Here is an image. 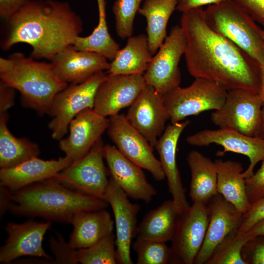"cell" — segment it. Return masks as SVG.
<instances>
[{
  "instance_id": "3",
  "label": "cell",
  "mask_w": 264,
  "mask_h": 264,
  "mask_svg": "<svg viewBox=\"0 0 264 264\" xmlns=\"http://www.w3.org/2000/svg\"><path fill=\"white\" fill-rule=\"evenodd\" d=\"M9 211L17 216L71 223L77 213L105 209V200L70 189L52 178L10 190Z\"/></svg>"
},
{
  "instance_id": "40",
  "label": "cell",
  "mask_w": 264,
  "mask_h": 264,
  "mask_svg": "<svg viewBox=\"0 0 264 264\" xmlns=\"http://www.w3.org/2000/svg\"><path fill=\"white\" fill-rule=\"evenodd\" d=\"M256 22L264 27V0H234Z\"/></svg>"
},
{
  "instance_id": "1",
  "label": "cell",
  "mask_w": 264,
  "mask_h": 264,
  "mask_svg": "<svg viewBox=\"0 0 264 264\" xmlns=\"http://www.w3.org/2000/svg\"><path fill=\"white\" fill-rule=\"evenodd\" d=\"M187 70L195 78L216 82L227 90L244 89L260 92V65L231 41L213 30L202 7L182 12Z\"/></svg>"
},
{
  "instance_id": "12",
  "label": "cell",
  "mask_w": 264,
  "mask_h": 264,
  "mask_svg": "<svg viewBox=\"0 0 264 264\" xmlns=\"http://www.w3.org/2000/svg\"><path fill=\"white\" fill-rule=\"evenodd\" d=\"M107 132L118 150L128 159L148 171L158 181L165 178L160 162L154 156V148L129 123L126 116L117 114L109 118Z\"/></svg>"
},
{
  "instance_id": "30",
  "label": "cell",
  "mask_w": 264,
  "mask_h": 264,
  "mask_svg": "<svg viewBox=\"0 0 264 264\" xmlns=\"http://www.w3.org/2000/svg\"><path fill=\"white\" fill-rule=\"evenodd\" d=\"M7 112L0 113V167L10 168L37 157L39 147L26 138H17L9 131Z\"/></svg>"
},
{
  "instance_id": "24",
  "label": "cell",
  "mask_w": 264,
  "mask_h": 264,
  "mask_svg": "<svg viewBox=\"0 0 264 264\" xmlns=\"http://www.w3.org/2000/svg\"><path fill=\"white\" fill-rule=\"evenodd\" d=\"M68 242L73 248L88 247L113 233L114 221L105 209L79 212L73 218Z\"/></svg>"
},
{
  "instance_id": "27",
  "label": "cell",
  "mask_w": 264,
  "mask_h": 264,
  "mask_svg": "<svg viewBox=\"0 0 264 264\" xmlns=\"http://www.w3.org/2000/svg\"><path fill=\"white\" fill-rule=\"evenodd\" d=\"M178 214L173 199L164 201L144 216L138 226L136 239L164 242L171 241Z\"/></svg>"
},
{
  "instance_id": "26",
  "label": "cell",
  "mask_w": 264,
  "mask_h": 264,
  "mask_svg": "<svg viewBox=\"0 0 264 264\" xmlns=\"http://www.w3.org/2000/svg\"><path fill=\"white\" fill-rule=\"evenodd\" d=\"M186 161L191 172L189 197L193 202L206 204L218 194L214 161L196 150L188 153Z\"/></svg>"
},
{
  "instance_id": "10",
  "label": "cell",
  "mask_w": 264,
  "mask_h": 264,
  "mask_svg": "<svg viewBox=\"0 0 264 264\" xmlns=\"http://www.w3.org/2000/svg\"><path fill=\"white\" fill-rule=\"evenodd\" d=\"M209 221L206 204L193 202L179 213L171 241L170 264H193L203 243Z\"/></svg>"
},
{
  "instance_id": "34",
  "label": "cell",
  "mask_w": 264,
  "mask_h": 264,
  "mask_svg": "<svg viewBox=\"0 0 264 264\" xmlns=\"http://www.w3.org/2000/svg\"><path fill=\"white\" fill-rule=\"evenodd\" d=\"M132 246L137 255V264L170 263L171 249L166 242L136 239Z\"/></svg>"
},
{
  "instance_id": "17",
  "label": "cell",
  "mask_w": 264,
  "mask_h": 264,
  "mask_svg": "<svg viewBox=\"0 0 264 264\" xmlns=\"http://www.w3.org/2000/svg\"><path fill=\"white\" fill-rule=\"evenodd\" d=\"M146 85L143 74L113 75L108 73L99 86L93 110L107 117L117 114L129 107Z\"/></svg>"
},
{
  "instance_id": "33",
  "label": "cell",
  "mask_w": 264,
  "mask_h": 264,
  "mask_svg": "<svg viewBox=\"0 0 264 264\" xmlns=\"http://www.w3.org/2000/svg\"><path fill=\"white\" fill-rule=\"evenodd\" d=\"M115 235L105 236L92 245L77 249V259L82 264H115L117 263Z\"/></svg>"
},
{
  "instance_id": "7",
  "label": "cell",
  "mask_w": 264,
  "mask_h": 264,
  "mask_svg": "<svg viewBox=\"0 0 264 264\" xmlns=\"http://www.w3.org/2000/svg\"><path fill=\"white\" fill-rule=\"evenodd\" d=\"M107 75L104 71L99 72L82 83L67 85L55 96L47 114L52 117L48 127L54 139L63 138L70 122L78 113L93 109L97 89Z\"/></svg>"
},
{
  "instance_id": "37",
  "label": "cell",
  "mask_w": 264,
  "mask_h": 264,
  "mask_svg": "<svg viewBox=\"0 0 264 264\" xmlns=\"http://www.w3.org/2000/svg\"><path fill=\"white\" fill-rule=\"evenodd\" d=\"M242 257L245 264H264V236L249 240L242 248Z\"/></svg>"
},
{
  "instance_id": "32",
  "label": "cell",
  "mask_w": 264,
  "mask_h": 264,
  "mask_svg": "<svg viewBox=\"0 0 264 264\" xmlns=\"http://www.w3.org/2000/svg\"><path fill=\"white\" fill-rule=\"evenodd\" d=\"M252 238L246 233L240 234L237 230L232 231L216 246L205 264H245L242 249Z\"/></svg>"
},
{
  "instance_id": "4",
  "label": "cell",
  "mask_w": 264,
  "mask_h": 264,
  "mask_svg": "<svg viewBox=\"0 0 264 264\" xmlns=\"http://www.w3.org/2000/svg\"><path fill=\"white\" fill-rule=\"evenodd\" d=\"M0 78L20 92L25 106L41 115L48 114L55 96L68 85L55 73L51 63L35 61L21 52L0 58Z\"/></svg>"
},
{
  "instance_id": "23",
  "label": "cell",
  "mask_w": 264,
  "mask_h": 264,
  "mask_svg": "<svg viewBox=\"0 0 264 264\" xmlns=\"http://www.w3.org/2000/svg\"><path fill=\"white\" fill-rule=\"evenodd\" d=\"M72 163L66 155L47 160L34 157L15 166L0 168V185L16 191L52 178Z\"/></svg>"
},
{
  "instance_id": "14",
  "label": "cell",
  "mask_w": 264,
  "mask_h": 264,
  "mask_svg": "<svg viewBox=\"0 0 264 264\" xmlns=\"http://www.w3.org/2000/svg\"><path fill=\"white\" fill-rule=\"evenodd\" d=\"M126 117L154 148L170 120L163 95L146 84L129 107Z\"/></svg>"
},
{
  "instance_id": "6",
  "label": "cell",
  "mask_w": 264,
  "mask_h": 264,
  "mask_svg": "<svg viewBox=\"0 0 264 264\" xmlns=\"http://www.w3.org/2000/svg\"><path fill=\"white\" fill-rule=\"evenodd\" d=\"M228 90L220 84L195 78L189 86H180L163 95L171 123L206 110L220 109L225 102Z\"/></svg>"
},
{
  "instance_id": "9",
  "label": "cell",
  "mask_w": 264,
  "mask_h": 264,
  "mask_svg": "<svg viewBox=\"0 0 264 264\" xmlns=\"http://www.w3.org/2000/svg\"><path fill=\"white\" fill-rule=\"evenodd\" d=\"M263 103L260 93L244 89L228 90L224 103L211 115L219 128L255 136L261 121Z\"/></svg>"
},
{
  "instance_id": "45",
  "label": "cell",
  "mask_w": 264,
  "mask_h": 264,
  "mask_svg": "<svg viewBox=\"0 0 264 264\" xmlns=\"http://www.w3.org/2000/svg\"><path fill=\"white\" fill-rule=\"evenodd\" d=\"M255 136L264 140V108L263 107L261 121Z\"/></svg>"
},
{
  "instance_id": "35",
  "label": "cell",
  "mask_w": 264,
  "mask_h": 264,
  "mask_svg": "<svg viewBox=\"0 0 264 264\" xmlns=\"http://www.w3.org/2000/svg\"><path fill=\"white\" fill-rule=\"evenodd\" d=\"M142 0H115L112 11L115 18V30L121 39L132 36L135 16Z\"/></svg>"
},
{
  "instance_id": "47",
  "label": "cell",
  "mask_w": 264,
  "mask_h": 264,
  "mask_svg": "<svg viewBox=\"0 0 264 264\" xmlns=\"http://www.w3.org/2000/svg\"><path fill=\"white\" fill-rule=\"evenodd\" d=\"M261 34H262L263 40L264 42V29L262 30Z\"/></svg>"
},
{
  "instance_id": "31",
  "label": "cell",
  "mask_w": 264,
  "mask_h": 264,
  "mask_svg": "<svg viewBox=\"0 0 264 264\" xmlns=\"http://www.w3.org/2000/svg\"><path fill=\"white\" fill-rule=\"evenodd\" d=\"M98 9V22L91 34L78 36L72 44L77 50L99 54L112 61L120 49L119 44L110 36L107 25L106 0H96Z\"/></svg>"
},
{
  "instance_id": "39",
  "label": "cell",
  "mask_w": 264,
  "mask_h": 264,
  "mask_svg": "<svg viewBox=\"0 0 264 264\" xmlns=\"http://www.w3.org/2000/svg\"><path fill=\"white\" fill-rule=\"evenodd\" d=\"M264 218V198L251 205L249 209L243 214L237 231L240 234L248 232L256 223Z\"/></svg>"
},
{
  "instance_id": "15",
  "label": "cell",
  "mask_w": 264,
  "mask_h": 264,
  "mask_svg": "<svg viewBox=\"0 0 264 264\" xmlns=\"http://www.w3.org/2000/svg\"><path fill=\"white\" fill-rule=\"evenodd\" d=\"M51 221L37 222L28 220L22 223L8 222L4 226L8 237L0 249V263L8 264L22 256L46 260L52 264L54 259L44 249V237Z\"/></svg>"
},
{
  "instance_id": "43",
  "label": "cell",
  "mask_w": 264,
  "mask_h": 264,
  "mask_svg": "<svg viewBox=\"0 0 264 264\" xmlns=\"http://www.w3.org/2000/svg\"><path fill=\"white\" fill-rule=\"evenodd\" d=\"M224 0H177L176 9L182 12L219 3Z\"/></svg>"
},
{
  "instance_id": "38",
  "label": "cell",
  "mask_w": 264,
  "mask_h": 264,
  "mask_svg": "<svg viewBox=\"0 0 264 264\" xmlns=\"http://www.w3.org/2000/svg\"><path fill=\"white\" fill-rule=\"evenodd\" d=\"M258 171L246 178V190L248 200L251 205L264 198V159Z\"/></svg>"
},
{
  "instance_id": "46",
  "label": "cell",
  "mask_w": 264,
  "mask_h": 264,
  "mask_svg": "<svg viewBox=\"0 0 264 264\" xmlns=\"http://www.w3.org/2000/svg\"><path fill=\"white\" fill-rule=\"evenodd\" d=\"M261 73V87L260 90V95L263 103L264 108V63L260 65Z\"/></svg>"
},
{
  "instance_id": "11",
  "label": "cell",
  "mask_w": 264,
  "mask_h": 264,
  "mask_svg": "<svg viewBox=\"0 0 264 264\" xmlns=\"http://www.w3.org/2000/svg\"><path fill=\"white\" fill-rule=\"evenodd\" d=\"M104 145L101 138L85 156L52 178L70 189L104 199L110 180L104 162Z\"/></svg>"
},
{
  "instance_id": "20",
  "label": "cell",
  "mask_w": 264,
  "mask_h": 264,
  "mask_svg": "<svg viewBox=\"0 0 264 264\" xmlns=\"http://www.w3.org/2000/svg\"><path fill=\"white\" fill-rule=\"evenodd\" d=\"M209 221L202 247L194 264H205L219 243L232 231L238 230L243 214L220 194L206 203Z\"/></svg>"
},
{
  "instance_id": "5",
  "label": "cell",
  "mask_w": 264,
  "mask_h": 264,
  "mask_svg": "<svg viewBox=\"0 0 264 264\" xmlns=\"http://www.w3.org/2000/svg\"><path fill=\"white\" fill-rule=\"evenodd\" d=\"M204 12L206 22L213 30L244 51L260 66L264 63L262 29L235 0L208 5Z\"/></svg>"
},
{
  "instance_id": "13",
  "label": "cell",
  "mask_w": 264,
  "mask_h": 264,
  "mask_svg": "<svg viewBox=\"0 0 264 264\" xmlns=\"http://www.w3.org/2000/svg\"><path fill=\"white\" fill-rule=\"evenodd\" d=\"M104 199L110 206L114 218L117 263L132 264L131 250L132 240L136 236L137 215L140 206L132 203L111 177Z\"/></svg>"
},
{
  "instance_id": "36",
  "label": "cell",
  "mask_w": 264,
  "mask_h": 264,
  "mask_svg": "<svg viewBox=\"0 0 264 264\" xmlns=\"http://www.w3.org/2000/svg\"><path fill=\"white\" fill-rule=\"evenodd\" d=\"M48 242L55 258L52 264H78L77 249L66 242L61 234L57 233V238L50 237Z\"/></svg>"
},
{
  "instance_id": "19",
  "label": "cell",
  "mask_w": 264,
  "mask_h": 264,
  "mask_svg": "<svg viewBox=\"0 0 264 264\" xmlns=\"http://www.w3.org/2000/svg\"><path fill=\"white\" fill-rule=\"evenodd\" d=\"M103 155L110 177L128 197L150 202L157 191L148 181L142 168L124 156L115 146L105 145Z\"/></svg>"
},
{
  "instance_id": "16",
  "label": "cell",
  "mask_w": 264,
  "mask_h": 264,
  "mask_svg": "<svg viewBox=\"0 0 264 264\" xmlns=\"http://www.w3.org/2000/svg\"><path fill=\"white\" fill-rule=\"evenodd\" d=\"M186 141L188 144L196 146H207L215 144L223 148L221 154L230 152L247 156L249 164L243 172L245 178L254 174L256 164L264 159V140L230 129L203 130L188 136Z\"/></svg>"
},
{
  "instance_id": "25",
  "label": "cell",
  "mask_w": 264,
  "mask_h": 264,
  "mask_svg": "<svg viewBox=\"0 0 264 264\" xmlns=\"http://www.w3.org/2000/svg\"><path fill=\"white\" fill-rule=\"evenodd\" d=\"M217 172L218 193L243 214L250 208L242 164L220 158L214 161Z\"/></svg>"
},
{
  "instance_id": "2",
  "label": "cell",
  "mask_w": 264,
  "mask_h": 264,
  "mask_svg": "<svg viewBox=\"0 0 264 264\" xmlns=\"http://www.w3.org/2000/svg\"><path fill=\"white\" fill-rule=\"evenodd\" d=\"M5 22L1 49L25 43L31 46L30 57L34 60H50L72 45L83 30L81 18L69 4L56 0H30Z\"/></svg>"
},
{
  "instance_id": "21",
  "label": "cell",
  "mask_w": 264,
  "mask_h": 264,
  "mask_svg": "<svg viewBox=\"0 0 264 264\" xmlns=\"http://www.w3.org/2000/svg\"><path fill=\"white\" fill-rule=\"evenodd\" d=\"M190 122L189 120H186L167 125L154 147L159 155V160L167 178L169 192L179 213L190 205L177 166L176 148L181 134Z\"/></svg>"
},
{
  "instance_id": "29",
  "label": "cell",
  "mask_w": 264,
  "mask_h": 264,
  "mask_svg": "<svg viewBox=\"0 0 264 264\" xmlns=\"http://www.w3.org/2000/svg\"><path fill=\"white\" fill-rule=\"evenodd\" d=\"M177 4V0H145L138 11L146 20L148 44L153 55L167 36V24Z\"/></svg>"
},
{
  "instance_id": "44",
  "label": "cell",
  "mask_w": 264,
  "mask_h": 264,
  "mask_svg": "<svg viewBox=\"0 0 264 264\" xmlns=\"http://www.w3.org/2000/svg\"><path fill=\"white\" fill-rule=\"evenodd\" d=\"M246 233L251 238L264 236V218L256 223Z\"/></svg>"
},
{
  "instance_id": "28",
  "label": "cell",
  "mask_w": 264,
  "mask_h": 264,
  "mask_svg": "<svg viewBox=\"0 0 264 264\" xmlns=\"http://www.w3.org/2000/svg\"><path fill=\"white\" fill-rule=\"evenodd\" d=\"M147 36L140 34L131 36L125 47L120 49L114 59L110 63L107 70L113 75L143 74L152 59Z\"/></svg>"
},
{
  "instance_id": "41",
  "label": "cell",
  "mask_w": 264,
  "mask_h": 264,
  "mask_svg": "<svg viewBox=\"0 0 264 264\" xmlns=\"http://www.w3.org/2000/svg\"><path fill=\"white\" fill-rule=\"evenodd\" d=\"M30 0H0V16L5 21L9 19Z\"/></svg>"
},
{
  "instance_id": "42",
  "label": "cell",
  "mask_w": 264,
  "mask_h": 264,
  "mask_svg": "<svg viewBox=\"0 0 264 264\" xmlns=\"http://www.w3.org/2000/svg\"><path fill=\"white\" fill-rule=\"evenodd\" d=\"M15 89L0 81V113L7 112L14 104Z\"/></svg>"
},
{
  "instance_id": "22",
  "label": "cell",
  "mask_w": 264,
  "mask_h": 264,
  "mask_svg": "<svg viewBox=\"0 0 264 264\" xmlns=\"http://www.w3.org/2000/svg\"><path fill=\"white\" fill-rule=\"evenodd\" d=\"M108 60L99 54L78 50L71 45L50 61L53 71L61 79L67 84H78L99 72L108 70L110 66Z\"/></svg>"
},
{
  "instance_id": "8",
  "label": "cell",
  "mask_w": 264,
  "mask_h": 264,
  "mask_svg": "<svg viewBox=\"0 0 264 264\" xmlns=\"http://www.w3.org/2000/svg\"><path fill=\"white\" fill-rule=\"evenodd\" d=\"M186 39L180 25L173 26L143 74L146 85L163 95L179 86V63L184 54Z\"/></svg>"
},
{
  "instance_id": "18",
  "label": "cell",
  "mask_w": 264,
  "mask_h": 264,
  "mask_svg": "<svg viewBox=\"0 0 264 264\" xmlns=\"http://www.w3.org/2000/svg\"><path fill=\"white\" fill-rule=\"evenodd\" d=\"M109 119L88 108L78 113L70 122L68 135L59 140V148L72 161L85 156L107 131Z\"/></svg>"
}]
</instances>
